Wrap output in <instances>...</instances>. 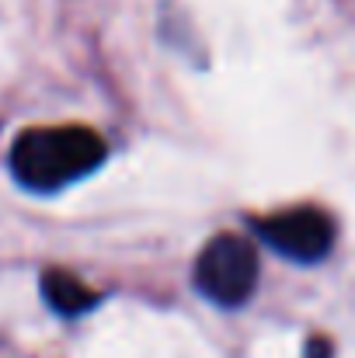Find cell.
<instances>
[{
	"label": "cell",
	"mask_w": 355,
	"mask_h": 358,
	"mask_svg": "<svg viewBox=\"0 0 355 358\" xmlns=\"http://www.w3.org/2000/svg\"><path fill=\"white\" fill-rule=\"evenodd\" d=\"M105 139L88 125H39L25 129L14 139L7 164L21 188L35 195H53L88 178L95 167L105 164Z\"/></svg>",
	"instance_id": "obj_1"
},
{
	"label": "cell",
	"mask_w": 355,
	"mask_h": 358,
	"mask_svg": "<svg viewBox=\"0 0 355 358\" xmlns=\"http://www.w3.org/2000/svg\"><path fill=\"white\" fill-rule=\"evenodd\" d=\"M258 250L240 234H220L213 237L195 257V289L216 303L237 310L244 306L258 289Z\"/></svg>",
	"instance_id": "obj_2"
},
{
	"label": "cell",
	"mask_w": 355,
	"mask_h": 358,
	"mask_svg": "<svg viewBox=\"0 0 355 358\" xmlns=\"http://www.w3.org/2000/svg\"><path fill=\"white\" fill-rule=\"evenodd\" d=\"M254 234L265 240L275 254L300 264H317L335 247V223L328 213L314 206H296L286 213H272L254 220Z\"/></svg>",
	"instance_id": "obj_3"
},
{
	"label": "cell",
	"mask_w": 355,
	"mask_h": 358,
	"mask_svg": "<svg viewBox=\"0 0 355 358\" xmlns=\"http://www.w3.org/2000/svg\"><path fill=\"white\" fill-rule=\"evenodd\" d=\"M42 299L60 313V317H84L91 306L102 303V292L84 285L77 275L63 268H46L42 271Z\"/></svg>",
	"instance_id": "obj_4"
}]
</instances>
